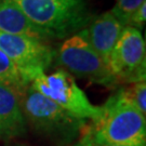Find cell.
Returning a JSON list of instances; mask_svg holds the SVG:
<instances>
[{"instance_id": "6da1fadb", "label": "cell", "mask_w": 146, "mask_h": 146, "mask_svg": "<svg viewBox=\"0 0 146 146\" xmlns=\"http://www.w3.org/2000/svg\"><path fill=\"white\" fill-rule=\"evenodd\" d=\"M103 114L88 130L94 140L116 146H146V118L119 88L102 106Z\"/></svg>"}, {"instance_id": "7a4b0ae2", "label": "cell", "mask_w": 146, "mask_h": 146, "mask_svg": "<svg viewBox=\"0 0 146 146\" xmlns=\"http://www.w3.org/2000/svg\"><path fill=\"white\" fill-rule=\"evenodd\" d=\"M21 106L26 123L56 145H67L80 136L87 121L70 115L29 84L21 92Z\"/></svg>"}, {"instance_id": "3957f363", "label": "cell", "mask_w": 146, "mask_h": 146, "mask_svg": "<svg viewBox=\"0 0 146 146\" xmlns=\"http://www.w3.org/2000/svg\"><path fill=\"white\" fill-rule=\"evenodd\" d=\"M50 38L62 39L84 29L93 20L86 0H14Z\"/></svg>"}, {"instance_id": "277c9868", "label": "cell", "mask_w": 146, "mask_h": 146, "mask_svg": "<svg viewBox=\"0 0 146 146\" xmlns=\"http://www.w3.org/2000/svg\"><path fill=\"white\" fill-rule=\"evenodd\" d=\"M58 65L72 76L104 87H116L110 67L89 43L84 31L68 37L54 53Z\"/></svg>"}, {"instance_id": "5b68a950", "label": "cell", "mask_w": 146, "mask_h": 146, "mask_svg": "<svg viewBox=\"0 0 146 146\" xmlns=\"http://www.w3.org/2000/svg\"><path fill=\"white\" fill-rule=\"evenodd\" d=\"M31 84L43 96L79 119L96 122L102 117V106L92 104L76 84L75 78L64 69H58L49 75L39 74Z\"/></svg>"}, {"instance_id": "8992f818", "label": "cell", "mask_w": 146, "mask_h": 146, "mask_svg": "<svg viewBox=\"0 0 146 146\" xmlns=\"http://www.w3.org/2000/svg\"><path fill=\"white\" fill-rule=\"evenodd\" d=\"M108 67L117 86L146 80V47L141 31L125 26L110 55Z\"/></svg>"}, {"instance_id": "52a82bcc", "label": "cell", "mask_w": 146, "mask_h": 146, "mask_svg": "<svg viewBox=\"0 0 146 146\" xmlns=\"http://www.w3.org/2000/svg\"><path fill=\"white\" fill-rule=\"evenodd\" d=\"M0 49L15 64L28 84L54 61L55 51L36 38L0 33Z\"/></svg>"}, {"instance_id": "ba28073f", "label": "cell", "mask_w": 146, "mask_h": 146, "mask_svg": "<svg viewBox=\"0 0 146 146\" xmlns=\"http://www.w3.org/2000/svg\"><path fill=\"white\" fill-rule=\"evenodd\" d=\"M123 27L110 13V11L93 19L82 29L89 43L107 65L116 42L118 41Z\"/></svg>"}, {"instance_id": "9c48e42d", "label": "cell", "mask_w": 146, "mask_h": 146, "mask_svg": "<svg viewBox=\"0 0 146 146\" xmlns=\"http://www.w3.org/2000/svg\"><path fill=\"white\" fill-rule=\"evenodd\" d=\"M26 127L21 106V93L0 82V139L10 140L24 135Z\"/></svg>"}, {"instance_id": "30bf717a", "label": "cell", "mask_w": 146, "mask_h": 146, "mask_svg": "<svg viewBox=\"0 0 146 146\" xmlns=\"http://www.w3.org/2000/svg\"><path fill=\"white\" fill-rule=\"evenodd\" d=\"M0 33L47 40V33L37 27L14 0H0Z\"/></svg>"}, {"instance_id": "8fae6325", "label": "cell", "mask_w": 146, "mask_h": 146, "mask_svg": "<svg viewBox=\"0 0 146 146\" xmlns=\"http://www.w3.org/2000/svg\"><path fill=\"white\" fill-rule=\"evenodd\" d=\"M0 82L8 84L17 90L20 93L26 88L28 84L23 79L15 64L0 49Z\"/></svg>"}, {"instance_id": "7c38bea8", "label": "cell", "mask_w": 146, "mask_h": 146, "mask_svg": "<svg viewBox=\"0 0 146 146\" xmlns=\"http://www.w3.org/2000/svg\"><path fill=\"white\" fill-rule=\"evenodd\" d=\"M122 92L127 100L143 115L146 116V82L139 81L129 87H122Z\"/></svg>"}, {"instance_id": "4fadbf2b", "label": "cell", "mask_w": 146, "mask_h": 146, "mask_svg": "<svg viewBox=\"0 0 146 146\" xmlns=\"http://www.w3.org/2000/svg\"><path fill=\"white\" fill-rule=\"evenodd\" d=\"M144 2L146 0H117L110 13L122 26H127L131 16Z\"/></svg>"}, {"instance_id": "5bb4252c", "label": "cell", "mask_w": 146, "mask_h": 146, "mask_svg": "<svg viewBox=\"0 0 146 146\" xmlns=\"http://www.w3.org/2000/svg\"><path fill=\"white\" fill-rule=\"evenodd\" d=\"M145 21H146V2H144L133 13V15L131 16V19L128 22V25L127 26L133 27L135 29L141 31L142 28L144 27V25H145Z\"/></svg>"}, {"instance_id": "9a60e30c", "label": "cell", "mask_w": 146, "mask_h": 146, "mask_svg": "<svg viewBox=\"0 0 146 146\" xmlns=\"http://www.w3.org/2000/svg\"><path fill=\"white\" fill-rule=\"evenodd\" d=\"M73 146H116L110 145V144H105V143H101L94 140V137L91 135L90 131L88 130V125L87 128L82 131V133L80 134L78 140L73 144Z\"/></svg>"}]
</instances>
